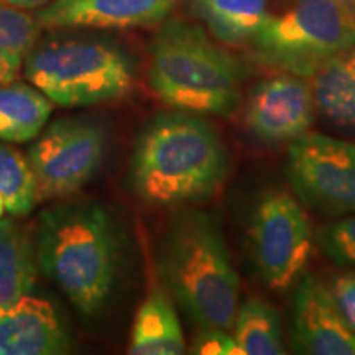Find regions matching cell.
Here are the masks:
<instances>
[{"label":"cell","instance_id":"cell-1","mask_svg":"<svg viewBox=\"0 0 355 355\" xmlns=\"http://www.w3.org/2000/svg\"><path fill=\"white\" fill-rule=\"evenodd\" d=\"M229 153L220 135L201 115H157L133 148L130 181L140 199L155 206L198 202L225 181Z\"/></svg>","mask_w":355,"mask_h":355},{"label":"cell","instance_id":"cell-2","mask_svg":"<svg viewBox=\"0 0 355 355\" xmlns=\"http://www.w3.org/2000/svg\"><path fill=\"white\" fill-rule=\"evenodd\" d=\"M158 275L199 329H232L241 282L219 220L209 212H176L159 243Z\"/></svg>","mask_w":355,"mask_h":355},{"label":"cell","instance_id":"cell-3","mask_svg":"<svg viewBox=\"0 0 355 355\" xmlns=\"http://www.w3.org/2000/svg\"><path fill=\"white\" fill-rule=\"evenodd\" d=\"M37 263L79 313L91 316L112 293L119 265L117 229L99 202L81 199L42 212Z\"/></svg>","mask_w":355,"mask_h":355},{"label":"cell","instance_id":"cell-4","mask_svg":"<svg viewBox=\"0 0 355 355\" xmlns=\"http://www.w3.org/2000/svg\"><path fill=\"white\" fill-rule=\"evenodd\" d=\"M245 76L239 58L188 21H170L150 44V87L173 110L227 117L241 104Z\"/></svg>","mask_w":355,"mask_h":355},{"label":"cell","instance_id":"cell-5","mask_svg":"<svg viewBox=\"0 0 355 355\" xmlns=\"http://www.w3.org/2000/svg\"><path fill=\"white\" fill-rule=\"evenodd\" d=\"M261 64L311 78L331 58L355 48V3L347 0H286L268 12L254 38Z\"/></svg>","mask_w":355,"mask_h":355},{"label":"cell","instance_id":"cell-6","mask_svg":"<svg viewBox=\"0 0 355 355\" xmlns=\"http://www.w3.org/2000/svg\"><path fill=\"white\" fill-rule=\"evenodd\" d=\"M26 79L60 107H86L121 99L132 91L130 61L110 44L83 40L33 48Z\"/></svg>","mask_w":355,"mask_h":355},{"label":"cell","instance_id":"cell-7","mask_svg":"<svg viewBox=\"0 0 355 355\" xmlns=\"http://www.w3.org/2000/svg\"><path fill=\"white\" fill-rule=\"evenodd\" d=\"M247 243L265 285L283 291L298 282L308 265L313 225L298 199L283 189H270L252 207Z\"/></svg>","mask_w":355,"mask_h":355},{"label":"cell","instance_id":"cell-8","mask_svg":"<svg viewBox=\"0 0 355 355\" xmlns=\"http://www.w3.org/2000/svg\"><path fill=\"white\" fill-rule=\"evenodd\" d=\"M107 145L104 123L89 117L61 119L44 130L28 152L37 199L78 193L99 170Z\"/></svg>","mask_w":355,"mask_h":355},{"label":"cell","instance_id":"cell-9","mask_svg":"<svg viewBox=\"0 0 355 355\" xmlns=\"http://www.w3.org/2000/svg\"><path fill=\"white\" fill-rule=\"evenodd\" d=\"M286 178L296 198L329 216L355 214V145L308 132L291 141Z\"/></svg>","mask_w":355,"mask_h":355},{"label":"cell","instance_id":"cell-10","mask_svg":"<svg viewBox=\"0 0 355 355\" xmlns=\"http://www.w3.org/2000/svg\"><path fill=\"white\" fill-rule=\"evenodd\" d=\"M314 109L309 84L295 74L282 73L252 89L245 105V125L263 144H291L309 132Z\"/></svg>","mask_w":355,"mask_h":355},{"label":"cell","instance_id":"cell-11","mask_svg":"<svg viewBox=\"0 0 355 355\" xmlns=\"http://www.w3.org/2000/svg\"><path fill=\"white\" fill-rule=\"evenodd\" d=\"M291 340L298 354L355 355V332L331 288L321 279H300L293 296Z\"/></svg>","mask_w":355,"mask_h":355},{"label":"cell","instance_id":"cell-12","mask_svg":"<svg viewBox=\"0 0 355 355\" xmlns=\"http://www.w3.org/2000/svg\"><path fill=\"white\" fill-rule=\"evenodd\" d=\"M176 0H53L35 19L48 28H132L165 20Z\"/></svg>","mask_w":355,"mask_h":355},{"label":"cell","instance_id":"cell-13","mask_svg":"<svg viewBox=\"0 0 355 355\" xmlns=\"http://www.w3.org/2000/svg\"><path fill=\"white\" fill-rule=\"evenodd\" d=\"M68 349V334L46 300L25 295L0 311V355H56Z\"/></svg>","mask_w":355,"mask_h":355},{"label":"cell","instance_id":"cell-14","mask_svg":"<svg viewBox=\"0 0 355 355\" xmlns=\"http://www.w3.org/2000/svg\"><path fill=\"white\" fill-rule=\"evenodd\" d=\"M184 350V336L175 306L162 286H155L137 313L128 352L132 355H180Z\"/></svg>","mask_w":355,"mask_h":355},{"label":"cell","instance_id":"cell-15","mask_svg":"<svg viewBox=\"0 0 355 355\" xmlns=\"http://www.w3.org/2000/svg\"><path fill=\"white\" fill-rule=\"evenodd\" d=\"M309 79L319 112L334 125L355 130V48L331 58Z\"/></svg>","mask_w":355,"mask_h":355},{"label":"cell","instance_id":"cell-16","mask_svg":"<svg viewBox=\"0 0 355 355\" xmlns=\"http://www.w3.org/2000/svg\"><path fill=\"white\" fill-rule=\"evenodd\" d=\"M37 254L32 237L20 224L0 219V311L33 290Z\"/></svg>","mask_w":355,"mask_h":355},{"label":"cell","instance_id":"cell-17","mask_svg":"<svg viewBox=\"0 0 355 355\" xmlns=\"http://www.w3.org/2000/svg\"><path fill=\"white\" fill-rule=\"evenodd\" d=\"M51 104L35 86L0 84V140L25 144L37 139L50 119Z\"/></svg>","mask_w":355,"mask_h":355},{"label":"cell","instance_id":"cell-18","mask_svg":"<svg viewBox=\"0 0 355 355\" xmlns=\"http://www.w3.org/2000/svg\"><path fill=\"white\" fill-rule=\"evenodd\" d=\"M196 13L222 43L254 42L268 17V0H193Z\"/></svg>","mask_w":355,"mask_h":355},{"label":"cell","instance_id":"cell-19","mask_svg":"<svg viewBox=\"0 0 355 355\" xmlns=\"http://www.w3.org/2000/svg\"><path fill=\"white\" fill-rule=\"evenodd\" d=\"M237 344L243 355L285 354L283 331L273 306L261 298H248L239 306L235 316Z\"/></svg>","mask_w":355,"mask_h":355},{"label":"cell","instance_id":"cell-20","mask_svg":"<svg viewBox=\"0 0 355 355\" xmlns=\"http://www.w3.org/2000/svg\"><path fill=\"white\" fill-rule=\"evenodd\" d=\"M38 33L37 19L19 7L0 2V84L15 81Z\"/></svg>","mask_w":355,"mask_h":355},{"label":"cell","instance_id":"cell-21","mask_svg":"<svg viewBox=\"0 0 355 355\" xmlns=\"http://www.w3.org/2000/svg\"><path fill=\"white\" fill-rule=\"evenodd\" d=\"M0 196L7 212L25 216L32 211L37 199L35 180L28 159L24 155L0 144Z\"/></svg>","mask_w":355,"mask_h":355},{"label":"cell","instance_id":"cell-22","mask_svg":"<svg viewBox=\"0 0 355 355\" xmlns=\"http://www.w3.org/2000/svg\"><path fill=\"white\" fill-rule=\"evenodd\" d=\"M318 242L332 263L355 270V214L322 225L318 232Z\"/></svg>","mask_w":355,"mask_h":355},{"label":"cell","instance_id":"cell-23","mask_svg":"<svg viewBox=\"0 0 355 355\" xmlns=\"http://www.w3.org/2000/svg\"><path fill=\"white\" fill-rule=\"evenodd\" d=\"M193 352L202 355H243L237 339L230 336L227 329H220V327L199 329Z\"/></svg>","mask_w":355,"mask_h":355},{"label":"cell","instance_id":"cell-24","mask_svg":"<svg viewBox=\"0 0 355 355\" xmlns=\"http://www.w3.org/2000/svg\"><path fill=\"white\" fill-rule=\"evenodd\" d=\"M331 291L334 295L345 321L355 332V272L337 275L331 283Z\"/></svg>","mask_w":355,"mask_h":355},{"label":"cell","instance_id":"cell-25","mask_svg":"<svg viewBox=\"0 0 355 355\" xmlns=\"http://www.w3.org/2000/svg\"><path fill=\"white\" fill-rule=\"evenodd\" d=\"M2 3H8V6L19 7V8H35L44 3L53 2V0H0Z\"/></svg>","mask_w":355,"mask_h":355},{"label":"cell","instance_id":"cell-26","mask_svg":"<svg viewBox=\"0 0 355 355\" xmlns=\"http://www.w3.org/2000/svg\"><path fill=\"white\" fill-rule=\"evenodd\" d=\"M7 212V206H6V201H3V198L0 196V219H2L3 214Z\"/></svg>","mask_w":355,"mask_h":355},{"label":"cell","instance_id":"cell-27","mask_svg":"<svg viewBox=\"0 0 355 355\" xmlns=\"http://www.w3.org/2000/svg\"><path fill=\"white\" fill-rule=\"evenodd\" d=\"M347 2H350V3H355V0H347Z\"/></svg>","mask_w":355,"mask_h":355}]
</instances>
